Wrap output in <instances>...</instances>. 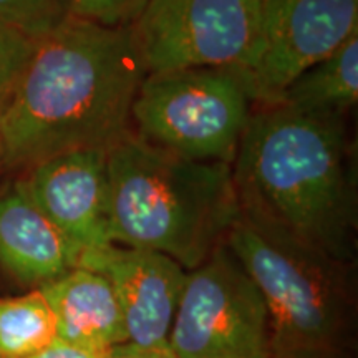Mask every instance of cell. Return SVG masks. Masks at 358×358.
<instances>
[{"instance_id":"obj_15","label":"cell","mask_w":358,"mask_h":358,"mask_svg":"<svg viewBox=\"0 0 358 358\" xmlns=\"http://www.w3.org/2000/svg\"><path fill=\"white\" fill-rule=\"evenodd\" d=\"M69 19V0H0V24L32 40L43 38Z\"/></svg>"},{"instance_id":"obj_9","label":"cell","mask_w":358,"mask_h":358,"mask_svg":"<svg viewBox=\"0 0 358 358\" xmlns=\"http://www.w3.org/2000/svg\"><path fill=\"white\" fill-rule=\"evenodd\" d=\"M20 185L78 259L111 244L105 150L66 151L40 161Z\"/></svg>"},{"instance_id":"obj_18","label":"cell","mask_w":358,"mask_h":358,"mask_svg":"<svg viewBox=\"0 0 358 358\" xmlns=\"http://www.w3.org/2000/svg\"><path fill=\"white\" fill-rule=\"evenodd\" d=\"M106 353H108V350H96V348L75 345V343L57 337L42 350L25 358H105Z\"/></svg>"},{"instance_id":"obj_13","label":"cell","mask_w":358,"mask_h":358,"mask_svg":"<svg viewBox=\"0 0 358 358\" xmlns=\"http://www.w3.org/2000/svg\"><path fill=\"white\" fill-rule=\"evenodd\" d=\"M358 100V34L292 82L277 105L306 115H345Z\"/></svg>"},{"instance_id":"obj_12","label":"cell","mask_w":358,"mask_h":358,"mask_svg":"<svg viewBox=\"0 0 358 358\" xmlns=\"http://www.w3.org/2000/svg\"><path fill=\"white\" fill-rule=\"evenodd\" d=\"M40 292L52 310L58 338L96 350L127 342L113 289L98 272L75 267Z\"/></svg>"},{"instance_id":"obj_11","label":"cell","mask_w":358,"mask_h":358,"mask_svg":"<svg viewBox=\"0 0 358 358\" xmlns=\"http://www.w3.org/2000/svg\"><path fill=\"white\" fill-rule=\"evenodd\" d=\"M0 267L20 284L37 289L78 267L77 252L20 181L0 192Z\"/></svg>"},{"instance_id":"obj_7","label":"cell","mask_w":358,"mask_h":358,"mask_svg":"<svg viewBox=\"0 0 358 358\" xmlns=\"http://www.w3.org/2000/svg\"><path fill=\"white\" fill-rule=\"evenodd\" d=\"M169 347L178 358H271L266 303L226 243L187 271Z\"/></svg>"},{"instance_id":"obj_6","label":"cell","mask_w":358,"mask_h":358,"mask_svg":"<svg viewBox=\"0 0 358 358\" xmlns=\"http://www.w3.org/2000/svg\"><path fill=\"white\" fill-rule=\"evenodd\" d=\"M262 0H150L129 25L146 75L222 69L252 62Z\"/></svg>"},{"instance_id":"obj_14","label":"cell","mask_w":358,"mask_h":358,"mask_svg":"<svg viewBox=\"0 0 358 358\" xmlns=\"http://www.w3.org/2000/svg\"><path fill=\"white\" fill-rule=\"evenodd\" d=\"M53 338L55 320L40 289L0 299V358H25Z\"/></svg>"},{"instance_id":"obj_4","label":"cell","mask_w":358,"mask_h":358,"mask_svg":"<svg viewBox=\"0 0 358 358\" xmlns=\"http://www.w3.org/2000/svg\"><path fill=\"white\" fill-rule=\"evenodd\" d=\"M224 243L267 308L271 358H345L352 338V264L237 217Z\"/></svg>"},{"instance_id":"obj_19","label":"cell","mask_w":358,"mask_h":358,"mask_svg":"<svg viewBox=\"0 0 358 358\" xmlns=\"http://www.w3.org/2000/svg\"><path fill=\"white\" fill-rule=\"evenodd\" d=\"M105 358H178L171 347H143L124 342L111 347Z\"/></svg>"},{"instance_id":"obj_8","label":"cell","mask_w":358,"mask_h":358,"mask_svg":"<svg viewBox=\"0 0 358 358\" xmlns=\"http://www.w3.org/2000/svg\"><path fill=\"white\" fill-rule=\"evenodd\" d=\"M358 34V0H262L252 62L236 75L252 103L277 105L303 71Z\"/></svg>"},{"instance_id":"obj_20","label":"cell","mask_w":358,"mask_h":358,"mask_svg":"<svg viewBox=\"0 0 358 358\" xmlns=\"http://www.w3.org/2000/svg\"><path fill=\"white\" fill-rule=\"evenodd\" d=\"M3 163V146H2V133H0V166Z\"/></svg>"},{"instance_id":"obj_16","label":"cell","mask_w":358,"mask_h":358,"mask_svg":"<svg viewBox=\"0 0 358 358\" xmlns=\"http://www.w3.org/2000/svg\"><path fill=\"white\" fill-rule=\"evenodd\" d=\"M150 0H69L70 17L118 29L129 27Z\"/></svg>"},{"instance_id":"obj_3","label":"cell","mask_w":358,"mask_h":358,"mask_svg":"<svg viewBox=\"0 0 358 358\" xmlns=\"http://www.w3.org/2000/svg\"><path fill=\"white\" fill-rule=\"evenodd\" d=\"M111 244L201 266L239 217L231 164L203 163L133 131L106 151Z\"/></svg>"},{"instance_id":"obj_2","label":"cell","mask_w":358,"mask_h":358,"mask_svg":"<svg viewBox=\"0 0 358 358\" xmlns=\"http://www.w3.org/2000/svg\"><path fill=\"white\" fill-rule=\"evenodd\" d=\"M231 169L241 217L352 264L357 182L345 118L262 106Z\"/></svg>"},{"instance_id":"obj_1","label":"cell","mask_w":358,"mask_h":358,"mask_svg":"<svg viewBox=\"0 0 358 358\" xmlns=\"http://www.w3.org/2000/svg\"><path fill=\"white\" fill-rule=\"evenodd\" d=\"M145 77L129 27L70 17L35 42L0 108L2 166L29 169L66 151H108L133 131L131 106Z\"/></svg>"},{"instance_id":"obj_5","label":"cell","mask_w":358,"mask_h":358,"mask_svg":"<svg viewBox=\"0 0 358 358\" xmlns=\"http://www.w3.org/2000/svg\"><path fill=\"white\" fill-rule=\"evenodd\" d=\"M232 70L201 69L146 75L131 106L134 134L169 153L232 164L252 110Z\"/></svg>"},{"instance_id":"obj_10","label":"cell","mask_w":358,"mask_h":358,"mask_svg":"<svg viewBox=\"0 0 358 358\" xmlns=\"http://www.w3.org/2000/svg\"><path fill=\"white\" fill-rule=\"evenodd\" d=\"M110 282L123 317L127 342L143 347H168L169 332L186 274L176 261L151 250L110 244L78 259Z\"/></svg>"},{"instance_id":"obj_17","label":"cell","mask_w":358,"mask_h":358,"mask_svg":"<svg viewBox=\"0 0 358 358\" xmlns=\"http://www.w3.org/2000/svg\"><path fill=\"white\" fill-rule=\"evenodd\" d=\"M35 42L37 40L0 24V108L32 55Z\"/></svg>"}]
</instances>
